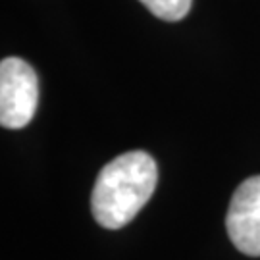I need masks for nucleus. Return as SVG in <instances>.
Wrapping results in <instances>:
<instances>
[{
  "label": "nucleus",
  "instance_id": "f257e3e1",
  "mask_svg": "<svg viewBox=\"0 0 260 260\" xmlns=\"http://www.w3.org/2000/svg\"><path fill=\"white\" fill-rule=\"evenodd\" d=\"M158 181L154 158L145 150L116 156L101 170L91 195V210L96 223L120 230L149 203Z\"/></svg>",
  "mask_w": 260,
  "mask_h": 260
},
{
  "label": "nucleus",
  "instance_id": "f03ea898",
  "mask_svg": "<svg viewBox=\"0 0 260 260\" xmlns=\"http://www.w3.org/2000/svg\"><path fill=\"white\" fill-rule=\"evenodd\" d=\"M39 104V79L21 58L0 62V123L6 129H21L33 120Z\"/></svg>",
  "mask_w": 260,
  "mask_h": 260
},
{
  "label": "nucleus",
  "instance_id": "7ed1b4c3",
  "mask_svg": "<svg viewBox=\"0 0 260 260\" xmlns=\"http://www.w3.org/2000/svg\"><path fill=\"white\" fill-rule=\"evenodd\" d=\"M225 228L237 251L260 256V176L249 177L235 189Z\"/></svg>",
  "mask_w": 260,
  "mask_h": 260
},
{
  "label": "nucleus",
  "instance_id": "20e7f679",
  "mask_svg": "<svg viewBox=\"0 0 260 260\" xmlns=\"http://www.w3.org/2000/svg\"><path fill=\"white\" fill-rule=\"evenodd\" d=\"M150 14L164 21H179L191 10L193 0H141Z\"/></svg>",
  "mask_w": 260,
  "mask_h": 260
}]
</instances>
